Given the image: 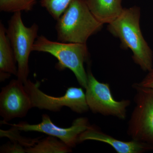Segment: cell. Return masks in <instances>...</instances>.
<instances>
[{
	"instance_id": "obj_17",
	"label": "cell",
	"mask_w": 153,
	"mask_h": 153,
	"mask_svg": "<svg viewBox=\"0 0 153 153\" xmlns=\"http://www.w3.org/2000/svg\"><path fill=\"white\" fill-rule=\"evenodd\" d=\"M137 83L140 86L153 90V68L150 71H148L147 74L140 82Z\"/></svg>"
},
{
	"instance_id": "obj_7",
	"label": "cell",
	"mask_w": 153,
	"mask_h": 153,
	"mask_svg": "<svg viewBox=\"0 0 153 153\" xmlns=\"http://www.w3.org/2000/svg\"><path fill=\"white\" fill-rule=\"evenodd\" d=\"M87 74L85 95L89 109L94 113L125 120L127 108L131 105L130 100H116L108 83L99 82L90 69L88 71Z\"/></svg>"
},
{
	"instance_id": "obj_13",
	"label": "cell",
	"mask_w": 153,
	"mask_h": 153,
	"mask_svg": "<svg viewBox=\"0 0 153 153\" xmlns=\"http://www.w3.org/2000/svg\"><path fill=\"white\" fill-rule=\"evenodd\" d=\"M71 152V148L51 136L38 141L33 146L26 149V153H67Z\"/></svg>"
},
{
	"instance_id": "obj_1",
	"label": "cell",
	"mask_w": 153,
	"mask_h": 153,
	"mask_svg": "<svg viewBox=\"0 0 153 153\" xmlns=\"http://www.w3.org/2000/svg\"><path fill=\"white\" fill-rule=\"evenodd\" d=\"M140 16L138 7L124 8L120 15L108 24V30L119 38L121 45L133 53L134 62L143 71L153 68V55L143 36L140 25Z\"/></svg>"
},
{
	"instance_id": "obj_12",
	"label": "cell",
	"mask_w": 153,
	"mask_h": 153,
	"mask_svg": "<svg viewBox=\"0 0 153 153\" xmlns=\"http://www.w3.org/2000/svg\"><path fill=\"white\" fill-rule=\"evenodd\" d=\"M91 13L102 24H109L122 13V0H86Z\"/></svg>"
},
{
	"instance_id": "obj_6",
	"label": "cell",
	"mask_w": 153,
	"mask_h": 153,
	"mask_svg": "<svg viewBox=\"0 0 153 153\" xmlns=\"http://www.w3.org/2000/svg\"><path fill=\"white\" fill-rule=\"evenodd\" d=\"M32 102V107L52 111H59L63 107H67L78 114L87 112L89 108L86 101L85 93L82 88L69 87L64 95L59 97L49 95L39 88L38 81L30 79L24 83Z\"/></svg>"
},
{
	"instance_id": "obj_11",
	"label": "cell",
	"mask_w": 153,
	"mask_h": 153,
	"mask_svg": "<svg viewBox=\"0 0 153 153\" xmlns=\"http://www.w3.org/2000/svg\"><path fill=\"white\" fill-rule=\"evenodd\" d=\"M13 50L11 46L6 29L0 22V79L4 81L12 74L17 76L18 67Z\"/></svg>"
},
{
	"instance_id": "obj_3",
	"label": "cell",
	"mask_w": 153,
	"mask_h": 153,
	"mask_svg": "<svg viewBox=\"0 0 153 153\" xmlns=\"http://www.w3.org/2000/svg\"><path fill=\"white\" fill-rule=\"evenodd\" d=\"M33 51L46 52L56 57L58 60L56 68L60 70L70 69L74 73L79 85L85 89L88 74L84 64L88 57L86 44L56 42L41 36L35 41Z\"/></svg>"
},
{
	"instance_id": "obj_8",
	"label": "cell",
	"mask_w": 153,
	"mask_h": 153,
	"mask_svg": "<svg viewBox=\"0 0 153 153\" xmlns=\"http://www.w3.org/2000/svg\"><path fill=\"white\" fill-rule=\"evenodd\" d=\"M4 124L8 123L4 122ZM12 129L18 131H37L55 137L63 141L71 149L78 143L79 135L91 126L87 118L79 117L74 120L71 126L60 127L55 124L48 115H42V121L37 124H30L26 122L9 124Z\"/></svg>"
},
{
	"instance_id": "obj_10",
	"label": "cell",
	"mask_w": 153,
	"mask_h": 153,
	"mask_svg": "<svg viewBox=\"0 0 153 153\" xmlns=\"http://www.w3.org/2000/svg\"><path fill=\"white\" fill-rule=\"evenodd\" d=\"M88 140L107 144L117 153H143L153 151V147L146 143L134 140L127 141L120 140L94 126H91L79 135L78 143Z\"/></svg>"
},
{
	"instance_id": "obj_16",
	"label": "cell",
	"mask_w": 153,
	"mask_h": 153,
	"mask_svg": "<svg viewBox=\"0 0 153 153\" xmlns=\"http://www.w3.org/2000/svg\"><path fill=\"white\" fill-rule=\"evenodd\" d=\"M1 153H26V149L20 143L13 140V143H8L3 146L1 149Z\"/></svg>"
},
{
	"instance_id": "obj_9",
	"label": "cell",
	"mask_w": 153,
	"mask_h": 153,
	"mask_svg": "<svg viewBox=\"0 0 153 153\" xmlns=\"http://www.w3.org/2000/svg\"><path fill=\"white\" fill-rule=\"evenodd\" d=\"M32 107L31 99L23 82L11 80L0 93V114L4 122L26 116Z\"/></svg>"
},
{
	"instance_id": "obj_15",
	"label": "cell",
	"mask_w": 153,
	"mask_h": 153,
	"mask_svg": "<svg viewBox=\"0 0 153 153\" xmlns=\"http://www.w3.org/2000/svg\"><path fill=\"white\" fill-rule=\"evenodd\" d=\"M72 0H41V4L55 20H57Z\"/></svg>"
},
{
	"instance_id": "obj_5",
	"label": "cell",
	"mask_w": 153,
	"mask_h": 153,
	"mask_svg": "<svg viewBox=\"0 0 153 153\" xmlns=\"http://www.w3.org/2000/svg\"><path fill=\"white\" fill-rule=\"evenodd\" d=\"M135 103L128 126V135L132 140L153 147V90L134 83Z\"/></svg>"
},
{
	"instance_id": "obj_2",
	"label": "cell",
	"mask_w": 153,
	"mask_h": 153,
	"mask_svg": "<svg viewBox=\"0 0 153 153\" xmlns=\"http://www.w3.org/2000/svg\"><path fill=\"white\" fill-rule=\"evenodd\" d=\"M56 21L57 41L67 43L86 44L103 25L91 13L86 0H72Z\"/></svg>"
},
{
	"instance_id": "obj_4",
	"label": "cell",
	"mask_w": 153,
	"mask_h": 153,
	"mask_svg": "<svg viewBox=\"0 0 153 153\" xmlns=\"http://www.w3.org/2000/svg\"><path fill=\"white\" fill-rule=\"evenodd\" d=\"M38 30L39 27L36 23L30 27L25 26L22 20V12L14 13L6 29L18 65L17 76L24 84L28 80L30 73L29 57L38 37Z\"/></svg>"
},
{
	"instance_id": "obj_14",
	"label": "cell",
	"mask_w": 153,
	"mask_h": 153,
	"mask_svg": "<svg viewBox=\"0 0 153 153\" xmlns=\"http://www.w3.org/2000/svg\"><path fill=\"white\" fill-rule=\"evenodd\" d=\"M38 0H0V11L5 13L32 11Z\"/></svg>"
}]
</instances>
